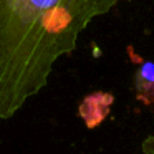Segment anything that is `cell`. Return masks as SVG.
I'll return each instance as SVG.
<instances>
[{
    "label": "cell",
    "instance_id": "obj_2",
    "mask_svg": "<svg viewBox=\"0 0 154 154\" xmlns=\"http://www.w3.org/2000/svg\"><path fill=\"white\" fill-rule=\"evenodd\" d=\"M143 152L144 154H154V134L147 136L143 141Z\"/></svg>",
    "mask_w": 154,
    "mask_h": 154
},
{
    "label": "cell",
    "instance_id": "obj_1",
    "mask_svg": "<svg viewBox=\"0 0 154 154\" xmlns=\"http://www.w3.org/2000/svg\"><path fill=\"white\" fill-rule=\"evenodd\" d=\"M121 0H0V119L48 83L80 33Z\"/></svg>",
    "mask_w": 154,
    "mask_h": 154
}]
</instances>
